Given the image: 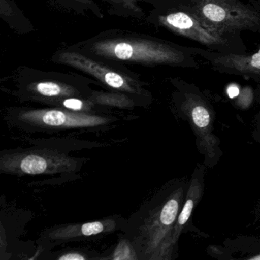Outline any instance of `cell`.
<instances>
[{
    "label": "cell",
    "instance_id": "7",
    "mask_svg": "<svg viewBox=\"0 0 260 260\" xmlns=\"http://www.w3.org/2000/svg\"><path fill=\"white\" fill-rule=\"evenodd\" d=\"M55 58L56 61L58 63L68 65L92 76L105 86L116 92H122L132 96L147 95V92L135 79L99 63L80 53L63 51L57 54Z\"/></svg>",
    "mask_w": 260,
    "mask_h": 260
},
{
    "label": "cell",
    "instance_id": "20",
    "mask_svg": "<svg viewBox=\"0 0 260 260\" xmlns=\"http://www.w3.org/2000/svg\"><path fill=\"white\" fill-rule=\"evenodd\" d=\"M255 135H258L260 138V112H258V115L255 118Z\"/></svg>",
    "mask_w": 260,
    "mask_h": 260
},
{
    "label": "cell",
    "instance_id": "17",
    "mask_svg": "<svg viewBox=\"0 0 260 260\" xmlns=\"http://www.w3.org/2000/svg\"><path fill=\"white\" fill-rule=\"evenodd\" d=\"M52 258L57 260H87L95 259L96 257L92 256L91 252L83 249H67L54 254Z\"/></svg>",
    "mask_w": 260,
    "mask_h": 260
},
{
    "label": "cell",
    "instance_id": "1",
    "mask_svg": "<svg viewBox=\"0 0 260 260\" xmlns=\"http://www.w3.org/2000/svg\"><path fill=\"white\" fill-rule=\"evenodd\" d=\"M188 182L169 181L126 220L121 231L135 246L139 260L177 258L179 249L173 243V233Z\"/></svg>",
    "mask_w": 260,
    "mask_h": 260
},
{
    "label": "cell",
    "instance_id": "18",
    "mask_svg": "<svg viewBox=\"0 0 260 260\" xmlns=\"http://www.w3.org/2000/svg\"><path fill=\"white\" fill-rule=\"evenodd\" d=\"M253 98L252 89L249 87L243 88L237 100V104L241 108H247L251 104Z\"/></svg>",
    "mask_w": 260,
    "mask_h": 260
},
{
    "label": "cell",
    "instance_id": "5",
    "mask_svg": "<svg viewBox=\"0 0 260 260\" xmlns=\"http://www.w3.org/2000/svg\"><path fill=\"white\" fill-rule=\"evenodd\" d=\"M179 118L188 123L194 137L198 151L204 157L207 168L212 169L223 156L220 141L214 134L215 112L203 95L188 91L178 103Z\"/></svg>",
    "mask_w": 260,
    "mask_h": 260
},
{
    "label": "cell",
    "instance_id": "8",
    "mask_svg": "<svg viewBox=\"0 0 260 260\" xmlns=\"http://www.w3.org/2000/svg\"><path fill=\"white\" fill-rule=\"evenodd\" d=\"M125 223L126 219L121 216H111L94 221L57 225L43 231L39 241L48 246L94 240L121 231Z\"/></svg>",
    "mask_w": 260,
    "mask_h": 260
},
{
    "label": "cell",
    "instance_id": "2",
    "mask_svg": "<svg viewBox=\"0 0 260 260\" xmlns=\"http://www.w3.org/2000/svg\"><path fill=\"white\" fill-rule=\"evenodd\" d=\"M107 114L92 115L60 108H13L7 112L10 125L28 133H52L66 131H104L118 121Z\"/></svg>",
    "mask_w": 260,
    "mask_h": 260
},
{
    "label": "cell",
    "instance_id": "13",
    "mask_svg": "<svg viewBox=\"0 0 260 260\" xmlns=\"http://www.w3.org/2000/svg\"><path fill=\"white\" fill-rule=\"evenodd\" d=\"M223 245L230 255L233 252L240 254L237 259L260 260V237L238 236L234 239H226Z\"/></svg>",
    "mask_w": 260,
    "mask_h": 260
},
{
    "label": "cell",
    "instance_id": "15",
    "mask_svg": "<svg viewBox=\"0 0 260 260\" xmlns=\"http://www.w3.org/2000/svg\"><path fill=\"white\" fill-rule=\"evenodd\" d=\"M90 99L96 104L106 108L128 109L135 106V100L132 98V95L122 93V92L103 93V92H93Z\"/></svg>",
    "mask_w": 260,
    "mask_h": 260
},
{
    "label": "cell",
    "instance_id": "4",
    "mask_svg": "<svg viewBox=\"0 0 260 260\" xmlns=\"http://www.w3.org/2000/svg\"><path fill=\"white\" fill-rule=\"evenodd\" d=\"M89 49L94 55L127 63L174 65L184 60L183 54L170 45L136 38L101 39L90 44Z\"/></svg>",
    "mask_w": 260,
    "mask_h": 260
},
{
    "label": "cell",
    "instance_id": "9",
    "mask_svg": "<svg viewBox=\"0 0 260 260\" xmlns=\"http://www.w3.org/2000/svg\"><path fill=\"white\" fill-rule=\"evenodd\" d=\"M159 21L170 31L202 45H223L226 42L221 35L208 29L192 13L175 12L161 16Z\"/></svg>",
    "mask_w": 260,
    "mask_h": 260
},
{
    "label": "cell",
    "instance_id": "19",
    "mask_svg": "<svg viewBox=\"0 0 260 260\" xmlns=\"http://www.w3.org/2000/svg\"><path fill=\"white\" fill-rule=\"evenodd\" d=\"M111 1L125 6V7H132V8L136 7L135 4L138 2V0H111Z\"/></svg>",
    "mask_w": 260,
    "mask_h": 260
},
{
    "label": "cell",
    "instance_id": "10",
    "mask_svg": "<svg viewBox=\"0 0 260 260\" xmlns=\"http://www.w3.org/2000/svg\"><path fill=\"white\" fill-rule=\"evenodd\" d=\"M93 91L86 87L57 81V80H39L22 86L21 96L24 100H32L36 103L49 105L52 102L67 97L90 98Z\"/></svg>",
    "mask_w": 260,
    "mask_h": 260
},
{
    "label": "cell",
    "instance_id": "14",
    "mask_svg": "<svg viewBox=\"0 0 260 260\" xmlns=\"http://www.w3.org/2000/svg\"><path fill=\"white\" fill-rule=\"evenodd\" d=\"M50 107L60 108L71 112H78V113L92 114V115H101L106 114L103 106L96 104L90 98H83V97H67L60 99L50 103Z\"/></svg>",
    "mask_w": 260,
    "mask_h": 260
},
{
    "label": "cell",
    "instance_id": "6",
    "mask_svg": "<svg viewBox=\"0 0 260 260\" xmlns=\"http://www.w3.org/2000/svg\"><path fill=\"white\" fill-rule=\"evenodd\" d=\"M192 14L208 29L221 36L260 25L259 15L238 0H196Z\"/></svg>",
    "mask_w": 260,
    "mask_h": 260
},
{
    "label": "cell",
    "instance_id": "21",
    "mask_svg": "<svg viewBox=\"0 0 260 260\" xmlns=\"http://www.w3.org/2000/svg\"><path fill=\"white\" fill-rule=\"evenodd\" d=\"M76 1L83 4V5L87 6L88 7H90V8H93L94 4L92 0H76Z\"/></svg>",
    "mask_w": 260,
    "mask_h": 260
},
{
    "label": "cell",
    "instance_id": "3",
    "mask_svg": "<svg viewBox=\"0 0 260 260\" xmlns=\"http://www.w3.org/2000/svg\"><path fill=\"white\" fill-rule=\"evenodd\" d=\"M81 159L47 145L4 150L0 154V173L16 176L73 175L80 171Z\"/></svg>",
    "mask_w": 260,
    "mask_h": 260
},
{
    "label": "cell",
    "instance_id": "22",
    "mask_svg": "<svg viewBox=\"0 0 260 260\" xmlns=\"http://www.w3.org/2000/svg\"><path fill=\"white\" fill-rule=\"evenodd\" d=\"M259 228H260V222H259Z\"/></svg>",
    "mask_w": 260,
    "mask_h": 260
},
{
    "label": "cell",
    "instance_id": "12",
    "mask_svg": "<svg viewBox=\"0 0 260 260\" xmlns=\"http://www.w3.org/2000/svg\"><path fill=\"white\" fill-rule=\"evenodd\" d=\"M211 63L223 72L260 76V48L251 54H214Z\"/></svg>",
    "mask_w": 260,
    "mask_h": 260
},
{
    "label": "cell",
    "instance_id": "11",
    "mask_svg": "<svg viewBox=\"0 0 260 260\" xmlns=\"http://www.w3.org/2000/svg\"><path fill=\"white\" fill-rule=\"evenodd\" d=\"M205 168L206 167L205 164H198L188 182L185 200L178 216L173 233V243L178 249L181 234L186 229L194 209L203 197L205 192Z\"/></svg>",
    "mask_w": 260,
    "mask_h": 260
},
{
    "label": "cell",
    "instance_id": "16",
    "mask_svg": "<svg viewBox=\"0 0 260 260\" xmlns=\"http://www.w3.org/2000/svg\"><path fill=\"white\" fill-rule=\"evenodd\" d=\"M106 259L113 260H139L138 253L132 242L124 235L119 237L118 243L110 256Z\"/></svg>",
    "mask_w": 260,
    "mask_h": 260
}]
</instances>
